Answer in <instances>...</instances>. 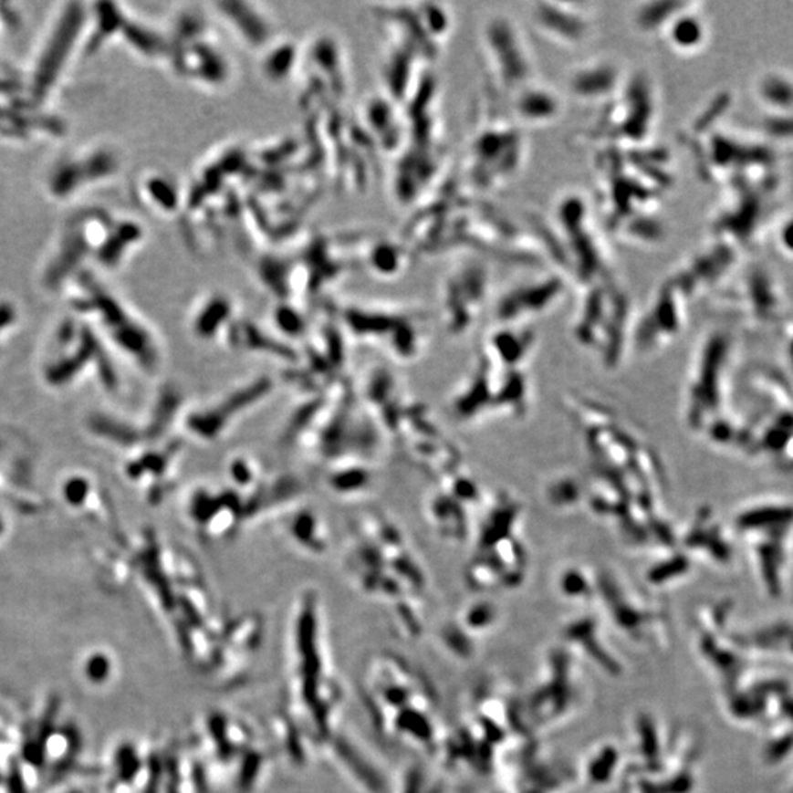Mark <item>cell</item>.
<instances>
[{
    "label": "cell",
    "mask_w": 793,
    "mask_h": 793,
    "mask_svg": "<svg viewBox=\"0 0 793 793\" xmlns=\"http://www.w3.org/2000/svg\"><path fill=\"white\" fill-rule=\"evenodd\" d=\"M79 16L81 12L69 9L68 14L62 19L60 26H57V33L53 35L52 42L43 55L35 77V96L37 98H43L46 91H49L53 81L57 78V69L64 65L69 45L74 42L78 30Z\"/></svg>",
    "instance_id": "obj_18"
},
{
    "label": "cell",
    "mask_w": 793,
    "mask_h": 793,
    "mask_svg": "<svg viewBox=\"0 0 793 793\" xmlns=\"http://www.w3.org/2000/svg\"><path fill=\"white\" fill-rule=\"evenodd\" d=\"M568 286V278L560 271H554L510 287L496 300V322L527 327L535 318L547 315L560 305Z\"/></svg>",
    "instance_id": "obj_12"
},
{
    "label": "cell",
    "mask_w": 793,
    "mask_h": 793,
    "mask_svg": "<svg viewBox=\"0 0 793 793\" xmlns=\"http://www.w3.org/2000/svg\"><path fill=\"white\" fill-rule=\"evenodd\" d=\"M529 144L525 130L498 108L475 120L460 166V183L470 193L493 194L525 170Z\"/></svg>",
    "instance_id": "obj_1"
},
{
    "label": "cell",
    "mask_w": 793,
    "mask_h": 793,
    "mask_svg": "<svg viewBox=\"0 0 793 793\" xmlns=\"http://www.w3.org/2000/svg\"><path fill=\"white\" fill-rule=\"evenodd\" d=\"M683 5V2H665V0L643 2L631 12V24L640 35L658 38L665 24L681 11Z\"/></svg>",
    "instance_id": "obj_22"
},
{
    "label": "cell",
    "mask_w": 793,
    "mask_h": 793,
    "mask_svg": "<svg viewBox=\"0 0 793 793\" xmlns=\"http://www.w3.org/2000/svg\"><path fill=\"white\" fill-rule=\"evenodd\" d=\"M633 322L628 293L609 279L583 288L573 316V337L604 368L616 369L631 347Z\"/></svg>",
    "instance_id": "obj_5"
},
{
    "label": "cell",
    "mask_w": 793,
    "mask_h": 793,
    "mask_svg": "<svg viewBox=\"0 0 793 793\" xmlns=\"http://www.w3.org/2000/svg\"><path fill=\"white\" fill-rule=\"evenodd\" d=\"M529 363L504 360L482 347L470 370L450 400L455 421H485L489 418L520 419L530 407Z\"/></svg>",
    "instance_id": "obj_2"
},
{
    "label": "cell",
    "mask_w": 793,
    "mask_h": 793,
    "mask_svg": "<svg viewBox=\"0 0 793 793\" xmlns=\"http://www.w3.org/2000/svg\"><path fill=\"white\" fill-rule=\"evenodd\" d=\"M658 37L679 55H692L705 45L707 26L696 11L695 4H684L669 23L665 24Z\"/></svg>",
    "instance_id": "obj_19"
},
{
    "label": "cell",
    "mask_w": 793,
    "mask_h": 793,
    "mask_svg": "<svg viewBox=\"0 0 793 793\" xmlns=\"http://www.w3.org/2000/svg\"><path fill=\"white\" fill-rule=\"evenodd\" d=\"M235 319L237 313L231 301L225 296L214 294L212 297L199 301L193 310L190 325L193 334L202 341L222 342Z\"/></svg>",
    "instance_id": "obj_20"
},
{
    "label": "cell",
    "mask_w": 793,
    "mask_h": 793,
    "mask_svg": "<svg viewBox=\"0 0 793 793\" xmlns=\"http://www.w3.org/2000/svg\"><path fill=\"white\" fill-rule=\"evenodd\" d=\"M284 537L293 544L296 548L320 556L328 551L327 530L319 516L313 512L312 508L303 507L297 503L282 512V517L278 519Z\"/></svg>",
    "instance_id": "obj_17"
},
{
    "label": "cell",
    "mask_w": 793,
    "mask_h": 793,
    "mask_svg": "<svg viewBox=\"0 0 793 793\" xmlns=\"http://www.w3.org/2000/svg\"><path fill=\"white\" fill-rule=\"evenodd\" d=\"M683 296L672 279L657 288L645 310L635 318L631 328V346L636 353L643 356L655 353L681 332Z\"/></svg>",
    "instance_id": "obj_13"
},
{
    "label": "cell",
    "mask_w": 793,
    "mask_h": 793,
    "mask_svg": "<svg viewBox=\"0 0 793 793\" xmlns=\"http://www.w3.org/2000/svg\"><path fill=\"white\" fill-rule=\"evenodd\" d=\"M344 334L385 351L397 361H413L425 350L429 316L407 306L351 305L337 312Z\"/></svg>",
    "instance_id": "obj_7"
},
{
    "label": "cell",
    "mask_w": 793,
    "mask_h": 793,
    "mask_svg": "<svg viewBox=\"0 0 793 793\" xmlns=\"http://www.w3.org/2000/svg\"><path fill=\"white\" fill-rule=\"evenodd\" d=\"M658 118L660 100L654 79L642 71L629 74L621 90L602 106L594 124L582 131V140L601 149L650 146L654 141Z\"/></svg>",
    "instance_id": "obj_6"
},
{
    "label": "cell",
    "mask_w": 793,
    "mask_h": 793,
    "mask_svg": "<svg viewBox=\"0 0 793 793\" xmlns=\"http://www.w3.org/2000/svg\"><path fill=\"white\" fill-rule=\"evenodd\" d=\"M481 515L469 560L470 582L486 585L491 575L506 585L519 582L527 564L522 503L512 494L496 493Z\"/></svg>",
    "instance_id": "obj_3"
},
{
    "label": "cell",
    "mask_w": 793,
    "mask_h": 793,
    "mask_svg": "<svg viewBox=\"0 0 793 793\" xmlns=\"http://www.w3.org/2000/svg\"><path fill=\"white\" fill-rule=\"evenodd\" d=\"M491 296V271L482 255L472 253L453 265L441 287L443 327L453 337L469 334Z\"/></svg>",
    "instance_id": "obj_10"
},
{
    "label": "cell",
    "mask_w": 793,
    "mask_h": 793,
    "mask_svg": "<svg viewBox=\"0 0 793 793\" xmlns=\"http://www.w3.org/2000/svg\"><path fill=\"white\" fill-rule=\"evenodd\" d=\"M410 256H412V252H409L406 247L395 245L392 241H376V245H370V250H369V267L372 269L370 272L375 275L391 278V277L402 275V272L409 267Z\"/></svg>",
    "instance_id": "obj_23"
},
{
    "label": "cell",
    "mask_w": 793,
    "mask_h": 793,
    "mask_svg": "<svg viewBox=\"0 0 793 793\" xmlns=\"http://www.w3.org/2000/svg\"><path fill=\"white\" fill-rule=\"evenodd\" d=\"M527 16L535 35L557 49H579L594 35V16L588 5L537 2L530 5Z\"/></svg>",
    "instance_id": "obj_14"
},
{
    "label": "cell",
    "mask_w": 793,
    "mask_h": 793,
    "mask_svg": "<svg viewBox=\"0 0 793 793\" xmlns=\"http://www.w3.org/2000/svg\"><path fill=\"white\" fill-rule=\"evenodd\" d=\"M553 253L561 274L575 279L580 290L614 279L611 253L595 224L590 202L579 193H569L558 199L554 211Z\"/></svg>",
    "instance_id": "obj_4"
},
{
    "label": "cell",
    "mask_w": 793,
    "mask_h": 793,
    "mask_svg": "<svg viewBox=\"0 0 793 793\" xmlns=\"http://www.w3.org/2000/svg\"><path fill=\"white\" fill-rule=\"evenodd\" d=\"M482 60L494 91L515 93L537 79V60L527 35L512 18L486 19L479 36Z\"/></svg>",
    "instance_id": "obj_8"
},
{
    "label": "cell",
    "mask_w": 793,
    "mask_h": 793,
    "mask_svg": "<svg viewBox=\"0 0 793 793\" xmlns=\"http://www.w3.org/2000/svg\"><path fill=\"white\" fill-rule=\"evenodd\" d=\"M87 673L93 681H102L108 674V660L105 657H93L87 664Z\"/></svg>",
    "instance_id": "obj_24"
},
{
    "label": "cell",
    "mask_w": 793,
    "mask_h": 793,
    "mask_svg": "<svg viewBox=\"0 0 793 793\" xmlns=\"http://www.w3.org/2000/svg\"><path fill=\"white\" fill-rule=\"evenodd\" d=\"M275 382L266 375L245 381L211 402L192 407L183 414L181 428L188 440L214 443L230 433L260 402L274 392Z\"/></svg>",
    "instance_id": "obj_9"
},
{
    "label": "cell",
    "mask_w": 793,
    "mask_h": 793,
    "mask_svg": "<svg viewBox=\"0 0 793 793\" xmlns=\"http://www.w3.org/2000/svg\"><path fill=\"white\" fill-rule=\"evenodd\" d=\"M376 481L370 462L349 460L328 466L325 482L332 493L339 496H363Z\"/></svg>",
    "instance_id": "obj_21"
},
{
    "label": "cell",
    "mask_w": 793,
    "mask_h": 793,
    "mask_svg": "<svg viewBox=\"0 0 793 793\" xmlns=\"http://www.w3.org/2000/svg\"><path fill=\"white\" fill-rule=\"evenodd\" d=\"M628 77L621 62L614 57H590L569 74L568 91L576 102L602 108L621 90Z\"/></svg>",
    "instance_id": "obj_15"
},
{
    "label": "cell",
    "mask_w": 793,
    "mask_h": 793,
    "mask_svg": "<svg viewBox=\"0 0 793 793\" xmlns=\"http://www.w3.org/2000/svg\"><path fill=\"white\" fill-rule=\"evenodd\" d=\"M485 496L478 481L463 464L438 475L428 500L429 520L445 539L464 542L472 534V517L482 512Z\"/></svg>",
    "instance_id": "obj_11"
},
{
    "label": "cell",
    "mask_w": 793,
    "mask_h": 793,
    "mask_svg": "<svg viewBox=\"0 0 793 793\" xmlns=\"http://www.w3.org/2000/svg\"><path fill=\"white\" fill-rule=\"evenodd\" d=\"M507 98L508 115L523 130L546 129L556 124L563 113L560 93L539 79H535Z\"/></svg>",
    "instance_id": "obj_16"
}]
</instances>
